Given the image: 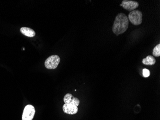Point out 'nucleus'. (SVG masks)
Here are the masks:
<instances>
[{"label":"nucleus","instance_id":"f257e3e1","mask_svg":"<svg viewBox=\"0 0 160 120\" xmlns=\"http://www.w3.org/2000/svg\"><path fill=\"white\" fill-rule=\"evenodd\" d=\"M129 20L128 18L125 13H118L115 18L112 27V31L115 35L118 36L127 30Z\"/></svg>","mask_w":160,"mask_h":120},{"label":"nucleus","instance_id":"f03ea898","mask_svg":"<svg viewBox=\"0 0 160 120\" xmlns=\"http://www.w3.org/2000/svg\"><path fill=\"white\" fill-rule=\"evenodd\" d=\"M128 19L133 25L138 26L142 22V13L141 11L134 10L128 14Z\"/></svg>","mask_w":160,"mask_h":120},{"label":"nucleus","instance_id":"7ed1b4c3","mask_svg":"<svg viewBox=\"0 0 160 120\" xmlns=\"http://www.w3.org/2000/svg\"><path fill=\"white\" fill-rule=\"evenodd\" d=\"M60 57L57 55H53L47 59L45 62V66L47 69H55L60 63Z\"/></svg>","mask_w":160,"mask_h":120},{"label":"nucleus","instance_id":"20e7f679","mask_svg":"<svg viewBox=\"0 0 160 120\" xmlns=\"http://www.w3.org/2000/svg\"><path fill=\"white\" fill-rule=\"evenodd\" d=\"M36 110L32 105H28L25 107L22 115V120H32L35 116Z\"/></svg>","mask_w":160,"mask_h":120},{"label":"nucleus","instance_id":"39448f33","mask_svg":"<svg viewBox=\"0 0 160 120\" xmlns=\"http://www.w3.org/2000/svg\"><path fill=\"white\" fill-rule=\"evenodd\" d=\"M120 6H122L126 10L132 12L139 7V4L138 2L134 1L123 0Z\"/></svg>","mask_w":160,"mask_h":120},{"label":"nucleus","instance_id":"423d86ee","mask_svg":"<svg viewBox=\"0 0 160 120\" xmlns=\"http://www.w3.org/2000/svg\"><path fill=\"white\" fill-rule=\"evenodd\" d=\"M63 101L65 104H73L76 105L77 107L80 104V100L77 97H73L70 93L67 94L65 95L64 97Z\"/></svg>","mask_w":160,"mask_h":120},{"label":"nucleus","instance_id":"0eeeda50","mask_svg":"<svg viewBox=\"0 0 160 120\" xmlns=\"http://www.w3.org/2000/svg\"><path fill=\"white\" fill-rule=\"evenodd\" d=\"M62 109L64 113L71 115L76 114L78 111V107L73 104H65L63 106Z\"/></svg>","mask_w":160,"mask_h":120},{"label":"nucleus","instance_id":"6e6552de","mask_svg":"<svg viewBox=\"0 0 160 120\" xmlns=\"http://www.w3.org/2000/svg\"><path fill=\"white\" fill-rule=\"evenodd\" d=\"M22 34L28 37H34L36 35V32L31 28L22 27L20 29Z\"/></svg>","mask_w":160,"mask_h":120},{"label":"nucleus","instance_id":"1a4fd4ad","mask_svg":"<svg viewBox=\"0 0 160 120\" xmlns=\"http://www.w3.org/2000/svg\"><path fill=\"white\" fill-rule=\"evenodd\" d=\"M142 63L146 65H153L156 63V59L152 56L148 55L145 58L143 59Z\"/></svg>","mask_w":160,"mask_h":120},{"label":"nucleus","instance_id":"9d476101","mask_svg":"<svg viewBox=\"0 0 160 120\" xmlns=\"http://www.w3.org/2000/svg\"><path fill=\"white\" fill-rule=\"evenodd\" d=\"M152 55L155 57L160 56V44H158L154 48L152 51Z\"/></svg>","mask_w":160,"mask_h":120},{"label":"nucleus","instance_id":"9b49d317","mask_svg":"<svg viewBox=\"0 0 160 120\" xmlns=\"http://www.w3.org/2000/svg\"><path fill=\"white\" fill-rule=\"evenodd\" d=\"M150 71L148 69L144 68L142 70V75L144 77H148L150 76Z\"/></svg>","mask_w":160,"mask_h":120}]
</instances>
